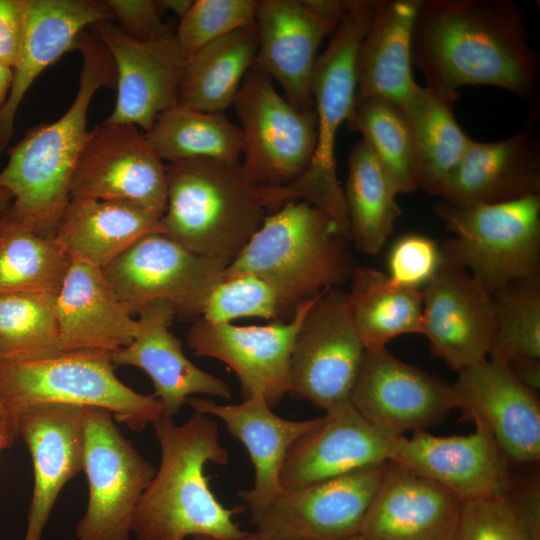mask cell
I'll return each instance as SVG.
<instances>
[{
    "label": "cell",
    "mask_w": 540,
    "mask_h": 540,
    "mask_svg": "<svg viewBox=\"0 0 540 540\" xmlns=\"http://www.w3.org/2000/svg\"><path fill=\"white\" fill-rule=\"evenodd\" d=\"M411 59L426 87L454 102L463 86L499 87L525 101L538 93V53L510 0H421Z\"/></svg>",
    "instance_id": "obj_1"
},
{
    "label": "cell",
    "mask_w": 540,
    "mask_h": 540,
    "mask_svg": "<svg viewBox=\"0 0 540 540\" xmlns=\"http://www.w3.org/2000/svg\"><path fill=\"white\" fill-rule=\"evenodd\" d=\"M161 463L134 512L137 540H232L245 531L234 521L241 508H226L210 488L208 463L227 465L228 450L208 415L195 412L181 425L161 415L154 423Z\"/></svg>",
    "instance_id": "obj_2"
},
{
    "label": "cell",
    "mask_w": 540,
    "mask_h": 540,
    "mask_svg": "<svg viewBox=\"0 0 540 540\" xmlns=\"http://www.w3.org/2000/svg\"><path fill=\"white\" fill-rule=\"evenodd\" d=\"M82 55L77 94L56 121L31 128L7 150L8 161L0 171V187L13 203L6 213L54 238L60 217L71 199L72 176L87 140V112L101 87L116 85L112 57L103 43L86 31L77 38Z\"/></svg>",
    "instance_id": "obj_3"
},
{
    "label": "cell",
    "mask_w": 540,
    "mask_h": 540,
    "mask_svg": "<svg viewBox=\"0 0 540 540\" xmlns=\"http://www.w3.org/2000/svg\"><path fill=\"white\" fill-rule=\"evenodd\" d=\"M350 244L324 211L289 201L264 218L221 279L253 274L265 280L278 296L282 320L302 302L350 279L356 266Z\"/></svg>",
    "instance_id": "obj_4"
},
{
    "label": "cell",
    "mask_w": 540,
    "mask_h": 540,
    "mask_svg": "<svg viewBox=\"0 0 540 540\" xmlns=\"http://www.w3.org/2000/svg\"><path fill=\"white\" fill-rule=\"evenodd\" d=\"M166 177L163 232L198 254L230 263L267 216L266 187L249 179L241 162H172Z\"/></svg>",
    "instance_id": "obj_5"
},
{
    "label": "cell",
    "mask_w": 540,
    "mask_h": 540,
    "mask_svg": "<svg viewBox=\"0 0 540 540\" xmlns=\"http://www.w3.org/2000/svg\"><path fill=\"white\" fill-rule=\"evenodd\" d=\"M374 0H351L326 49L317 56L310 83L316 113V143L305 172L292 183L268 188L272 206L301 199L324 211L350 241L344 190L337 176L336 137L356 96V56ZM351 243V242H350Z\"/></svg>",
    "instance_id": "obj_6"
},
{
    "label": "cell",
    "mask_w": 540,
    "mask_h": 540,
    "mask_svg": "<svg viewBox=\"0 0 540 540\" xmlns=\"http://www.w3.org/2000/svg\"><path fill=\"white\" fill-rule=\"evenodd\" d=\"M110 352L81 350L23 362L0 361L2 410L16 423L24 409L46 403L103 408L135 432L162 415L154 395L136 392L115 374Z\"/></svg>",
    "instance_id": "obj_7"
},
{
    "label": "cell",
    "mask_w": 540,
    "mask_h": 540,
    "mask_svg": "<svg viewBox=\"0 0 540 540\" xmlns=\"http://www.w3.org/2000/svg\"><path fill=\"white\" fill-rule=\"evenodd\" d=\"M434 214L454 237L444 261L465 268L490 294L540 274V195L460 208L439 200Z\"/></svg>",
    "instance_id": "obj_8"
},
{
    "label": "cell",
    "mask_w": 540,
    "mask_h": 540,
    "mask_svg": "<svg viewBox=\"0 0 540 540\" xmlns=\"http://www.w3.org/2000/svg\"><path fill=\"white\" fill-rule=\"evenodd\" d=\"M242 133L241 166L253 182L286 186L307 169L316 143V113L295 109L257 66L233 101Z\"/></svg>",
    "instance_id": "obj_9"
},
{
    "label": "cell",
    "mask_w": 540,
    "mask_h": 540,
    "mask_svg": "<svg viewBox=\"0 0 540 540\" xmlns=\"http://www.w3.org/2000/svg\"><path fill=\"white\" fill-rule=\"evenodd\" d=\"M83 471L89 497L76 526L78 540H131L134 512L156 471L106 409L86 410Z\"/></svg>",
    "instance_id": "obj_10"
},
{
    "label": "cell",
    "mask_w": 540,
    "mask_h": 540,
    "mask_svg": "<svg viewBox=\"0 0 540 540\" xmlns=\"http://www.w3.org/2000/svg\"><path fill=\"white\" fill-rule=\"evenodd\" d=\"M229 261L198 254L164 233L139 239L102 270L130 312L167 300L183 320L201 317Z\"/></svg>",
    "instance_id": "obj_11"
},
{
    "label": "cell",
    "mask_w": 540,
    "mask_h": 540,
    "mask_svg": "<svg viewBox=\"0 0 540 540\" xmlns=\"http://www.w3.org/2000/svg\"><path fill=\"white\" fill-rule=\"evenodd\" d=\"M364 352L347 292L339 287L323 290L298 329L288 393L325 412L350 401Z\"/></svg>",
    "instance_id": "obj_12"
},
{
    "label": "cell",
    "mask_w": 540,
    "mask_h": 540,
    "mask_svg": "<svg viewBox=\"0 0 540 540\" xmlns=\"http://www.w3.org/2000/svg\"><path fill=\"white\" fill-rule=\"evenodd\" d=\"M71 198L118 201L162 218L166 165L137 126L103 122L89 131L70 187Z\"/></svg>",
    "instance_id": "obj_13"
},
{
    "label": "cell",
    "mask_w": 540,
    "mask_h": 540,
    "mask_svg": "<svg viewBox=\"0 0 540 540\" xmlns=\"http://www.w3.org/2000/svg\"><path fill=\"white\" fill-rule=\"evenodd\" d=\"M319 294L299 304L288 322L260 326L192 321L187 343L195 355L224 362L238 377L243 400L262 398L270 408L289 391L290 359L298 329Z\"/></svg>",
    "instance_id": "obj_14"
},
{
    "label": "cell",
    "mask_w": 540,
    "mask_h": 540,
    "mask_svg": "<svg viewBox=\"0 0 540 540\" xmlns=\"http://www.w3.org/2000/svg\"><path fill=\"white\" fill-rule=\"evenodd\" d=\"M350 400L368 421L394 436L426 431L455 409L450 384L386 348L365 350Z\"/></svg>",
    "instance_id": "obj_15"
},
{
    "label": "cell",
    "mask_w": 540,
    "mask_h": 540,
    "mask_svg": "<svg viewBox=\"0 0 540 540\" xmlns=\"http://www.w3.org/2000/svg\"><path fill=\"white\" fill-rule=\"evenodd\" d=\"M110 53L116 72L117 97L105 120L149 132L160 114L178 105L186 58L175 33L142 42L126 35L112 20L90 26Z\"/></svg>",
    "instance_id": "obj_16"
},
{
    "label": "cell",
    "mask_w": 540,
    "mask_h": 540,
    "mask_svg": "<svg viewBox=\"0 0 540 540\" xmlns=\"http://www.w3.org/2000/svg\"><path fill=\"white\" fill-rule=\"evenodd\" d=\"M422 296L421 334L435 357L457 372L488 358L496 329L493 297L465 268L442 259Z\"/></svg>",
    "instance_id": "obj_17"
},
{
    "label": "cell",
    "mask_w": 540,
    "mask_h": 540,
    "mask_svg": "<svg viewBox=\"0 0 540 540\" xmlns=\"http://www.w3.org/2000/svg\"><path fill=\"white\" fill-rule=\"evenodd\" d=\"M386 463L283 491L253 523L255 531L278 540H341L357 534Z\"/></svg>",
    "instance_id": "obj_18"
},
{
    "label": "cell",
    "mask_w": 540,
    "mask_h": 540,
    "mask_svg": "<svg viewBox=\"0 0 540 540\" xmlns=\"http://www.w3.org/2000/svg\"><path fill=\"white\" fill-rule=\"evenodd\" d=\"M452 386L462 418L483 425L509 463L540 459L537 391L518 380L508 365L486 359L458 372Z\"/></svg>",
    "instance_id": "obj_19"
},
{
    "label": "cell",
    "mask_w": 540,
    "mask_h": 540,
    "mask_svg": "<svg viewBox=\"0 0 540 540\" xmlns=\"http://www.w3.org/2000/svg\"><path fill=\"white\" fill-rule=\"evenodd\" d=\"M389 461L429 478L462 502L505 494L513 486L509 461L489 431L461 436H435L426 431L398 436Z\"/></svg>",
    "instance_id": "obj_20"
},
{
    "label": "cell",
    "mask_w": 540,
    "mask_h": 540,
    "mask_svg": "<svg viewBox=\"0 0 540 540\" xmlns=\"http://www.w3.org/2000/svg\"><path fill=\"white\" fill-rule=\"evenodd\" d=\"M398 436L368 421L351 400L322 415L320 424L298 440L284 462L283 491L382 465Z\"/></svg>",
    "instance_id": "obj_21"
},
{
    "label": "cell",
    "mask_w": 540,
    "mask_h": 540,
    "mask_svg": "<svg viewBox=\"0 0 540 540\" xmlns=\"http://www.w3.org/2000/svg\"><path fill=\"white\" fill-rule=\"evenodd\" d=\"M539 106L521 129L495 142L471 139L460 162L439 195L465 208L540 195Z\"/></svg>",
    "instance_id": "obj_22"
},
{
    "label": "cell",
    "mask_w": 540,
    "mask_h": 540,
    "mask_svg": "<svg viewBox=\"0 0 540 540\" xmlns=\"http://www.w3.org/2000/svg\"><path fill=\"white\" fill-rule=\"evenodd\" d=\"M88 407L46 403L17 417V434L32 458L34 486L23 540H40L63 486L84 466V416Z\"/></svg>",
    "instance_id": "obj_23"
},
{
    "label": "cell",
    "mask_w": 540,
    "mask_h": 540,
    "mask_svg": "<svg viewBox=\"0 0 540 540\" xmlns=\"http://www.w3.org/2000/svg\"><path fill=\"white\" fill-rule=\"evenodd\" d=\"M462 501L388 461L358 534L365 540H456Z\"/></svg>",
    "instance_id": "obj_24"
},
{
    "label": "cell",
    "mask_w": 540,
    "mask_h": 540,
    "mask_svg": "<svg viewBox=\"0 0 540 540\" xmlns=\"http://www.w3.org/2000/svg\"><path fill=\"white\" fill-rule=\"evenodd\" d=\"M255 66L281 86L297 110L314 112L310 90L317 52L338 25L312 12L303 0H259Z\"/></svg>",
    "instance_id": "obj_25"
},
{
    "label": "cell",
    "mask_w": 540,
    "mask_h": 540,
    "mask_svg": "<svg viewBox=\"0 0 540 540\" xmlns=\"http://www.w3.org/2000/svg\"><path fill=\"white\" fill-rule=\"evenodd\" d=\"M186 402L195 412L220 418L228 432L245 446L254 468V481L250 489L237 495L246 503L253 524L283 492L280 475L289 451L320 424L322 416L284 419L259 397L239 404H219L203 398H189Z\"/></svg>",
    "instance_id": "obj_26"
},
{
    "label": "cell",
    "mask_w": 540,
    "mask_h": 540,
    "mask_svg": "<svg viewBox=\"0 0 540 540\" xmlns=\"http://www.w3.org/2000/svg\"><path fill=\"white\" fill-rule=\"evenodd\" d=\"M138 315L132 342L111 352V360L115 366L140 368L150 377L163 416L174 417L192 394L232 398L225 381L203 371L183 353L181 342L169 330L176 315L171 302L156 300Z\"/></svg>",
    "instance_id": "obj_27"
},
{
    "label": "cell",
    "mask_w": 540,
    "mask_h": 540,
    "mask_svg": "<svg viewBox=\"0 0 540 540\" xmlns=\"http://www.w3.org/2000/svg\"><path fill=\"white\" fill-rule=\"evenodd\" d=\"M105 1L27 0V20L19 59L12 69L8 97L0 108V155L13 136L20 104L35 79L66 52L75 49L84 28L112 20Z\"/></svg>",
    "instance_id": "obj_28"
},
{
    "label": "cell",
    "mask_w": 540,
    "mask_h": 540,
    "mask_svg": "<svg viewBox=\"0 0 540 540\" xmlns=\"http://www.w3.org/2000/svg\"><path fill=\"white\" fill-rule=\"evenodd\" d=\"M55 316L62 352L128 346L136 319L119 298L101 268L71 261L55 295Z\"/></svg>",
    "instance_id": "obj_29"
},
{
    "label": "cell",
    "mask_w": 540,
    "mask_h": 540,
    "mask_svg": "<svg viewBox=\"0 0 540 540\" xmlns=\"http://www.w3.org/2000/svg\"><path fill=\"white\" fill-rule=\"evenodd\" d=\"M421 0H374L356 56V96L402 106L418 86L412 75V32Z\"/></svg>",
    "instance_id": "obj_30"
},
{
    "label": "cell",
    "mask_w": 540,
    "mask_h": 540,
    "mask_svg": "<svg viewBox=\"0 0 540 540\" xmlns=\"http://www.w3.org/2000/svg\"><path fill=\"white\" fill-rule=\"evenodd\" d=\"M164 233L161 218L135 205L71 198L55 233L70 261L103 269L139 239Z\"/></svg>",
    "instance_id": "obj_31"
},
{
    "label": "cell",
    "mask_w": 540,
    "mask_h": 540,
    "mask_svg": "<svg viewBox=\"0 0 540 540\" xmlns=\"http://www.w3.org/2000/svg\"><path fill=\"white\" fill-rule=\"evenodd\" d=\"M454 101L417 86L401 106L411 135L417 189L439 197L471 138L460 128Z\"/></svg>",
    "instance_id": "obj_32"
},
{
    "label": "cell",
    "mask_w": 540,
    "mask_h": 540,
    "mask_svg": "<svg viewBox=\"0 0 540 540\" xmlns=\"http://www.w3.org/2000/svg\"><path fill=\"white\" fill-rule=\"evenodd\" d=\"M257 51L256 22L200 48L186 59L178 105L224 113L255 66Z\"/></svg>",
    "instance_id": "obj_33"
},
{
    "label": "cell",
    "mask_w": 540,
    "mask_h": 540,
    "mask_svg": "<svg viewBox=\"0 0 540 540\" xmlns=\"http://www.w3.org/2000/svg\"><path fill=\"white\" fill-rule=\"evenodd\" d=\"M349 280V309L365 350L386 348L400 335L421 334L422 290L397 285L367 266H355Z\"/></svg>",
    "instance_id": "obj_34"
},
{
    "label": "cell",
    "mask_w": 540,
    "mask_h": 540,
    "mask_svg": "<svg viewBox=\"0 0 540 540\" xmlns=\"http://www.w3.org/2000/svg\"><path fill=\"white\" fill-rule=\"evenodd\" d=\"M344 190L350 242L361 252L378 254L393 232L402 210L396 192L377 158L363 141L347 157Z\"/></svg>",
    "instance_id": "obj_35"
},
{
    "label": "cell",
    "mask_w": 540,
    "mask_h": 540,
    "mask_svg": "<svg viewBox=\"0 0 540 540\" xmlns=\"http://www.w3.org/2000/svg\"><path fill=\"white\" fill-rule=\"evenodd\" d=\"M146 136L169 163L194 159L241 162V130L224 113L177 105L160 114Z\"/></svg>",
    "instance_id": "obj_36"
},
{
    "label": "cell",
    "mask_w": 540,
    "mask_h": 540,
    "mask_svg": "<svg viewBox=\"0 0 540 540\" xmlns=\"http://www.w3.org/2000/svg\"><path fill=\"white\" fill-rule=\"evenodd\" d=\"M70 263L54 238L39 234L6 211L0 214V295H56Z\"/></svg>",
    "instance_id": "obj_37"
},
{
    "label": "cell",
    "mask_w": 540,
    "mask_h": 540,
    "mask_svg": "<svg viewBox=\"0 0 540 540\" xmlns=\"http://www.w3.org/2000/svg\"><path fill=\"white\" fill-rule=\"evenodd\" d=\"M346 124L361 134L397 195L417 190L410 130L399 104L381 96L355 99Z\"/></svg>",
    "instance_id": "obj_38"
},
{
    "label": "cell",
    "mask_w": 540,
    "mask_h": 540,
    "mask_svg": "<svg viewBox=\"0 0 540 540\" xmlns=\"http://www.w3.org/2000/svg\"><path fill=\"white\" fill-rule=\"evenodd\" d=\"M457 538L540 540L539 477L521 489L462 502Z\"/></svg>",
    "instance_id": "obj_39"
},
{
    "label": "cell",
    "mask_w": 540,
    "mask_h": 540,
    "mask_svg": "<svg viewBox=\"0 0 540 540\" xmlns=\"http://www.w3.org/2000/svg\"><path fill=\"white\" fill-rule=\"evenodd\" d=\"M61 353L55 295H0V361L42 360Z\"/></svg>",
    "instance_id": "obj_40"
},
{
    "label": "cell",
    "mask_w": 540,
    "mask_h": 540,
    "mask_svg": "<svg viewBox=\"0 0 540 540\" xmlns=\"http://www.w3.org/2000/svg\"><path fill=\"white\" fill-rule=\"evenodd\" d=\"M492 297L496 329L489 359L503 364L540 360V274L516 280Z\"/></svg>",
    "instance_id": "obj_41"
},
{
    "label": "cell",
    "mask_w": 540,
    "mask_h": 540,
    "mask_svg": "<svg viewBox=\"0 0 540 540\" xmlns=\"http://www.w3.org/2000/svg\"><path fill=\"white\" fill-rule=\"evenodd\" d=\"M211 323H231L239 318L280 320L275 290L262 278L240 274L221 279L209 293L201 315Z\"/></svg>",
    "instance_id": "obj_42"
},
{
    "label": "cell",
    "mask_w": 540,
    "mask_h": 540,
    "mask_svg": "<svg viewBox=\"0 0 540 540\" xmlns=\"http://www.w3.org/2000/svg\"><path fill=\"white\" fill-rule=\"evenodd\" d=\"M257 0H195L175 33L187 59L205 45L255 23Z\"/></svg>",
    "instance_id": "obj_43"
},
{
    "label": "cell",
    "mask_w": 540,
    "mask_h": 540,
    "mask_svg": "<svg viewBox=\"0 0 540 540\" xmlns=\"http://www.w3.org/2000/svg\"><path fill=\"white\" fill-rule=\"evenodd\" d=\"M442 262L440 245L428 236L407 233L387 253L388 277L397 285L422 290Z\"/></svg>",
    "instance_id": "obj_44"
},
{
    "label": "cell",
    "mask_w": 540,
    "mask_h": 540,
    "mask_svg": "<svg viewBox=\"0 0 540 540\" xmlns=\"http://www.w3.org/2000/svg\"><path fill=\"white\" fill-rule=\"evenodd\" d=\"M119 28L129 37L142 41L163 39L173 31L161 19L155 1L152 0H106Z\"/></svg>",
    "instance_id": "obj_45"
},
{
    "label": "cell",
    "mask_w": 540,
    "mask_h": 540,
    "mask_svg": "<svg viewBox=\"0 0 540 540\" xmlns=\"http://www.w3.org/2000/svg\"><path fill=\"white\" fill-rule=\"evenodd\" d=\"M27 0H0V64L13 69L26 30Z\"/></svg>",
    "instance_id": "obj_46"
},
{
    "label": "cell",
    "mask_w": 540,
    "mask_h": 540,
    "mask_svg": "<svg viewBox=\"0 0 540 540\" xmlns=\"http://www.w3.org/2000/svg\"><path fill=\"white\" fill-rule=\"evenodd\" d=\"M508 367L520 382L538 391L540 388V360L517 359L509 362Z\"/></svg>",
    "instance_id": "obj_47"
},
{
    "label": "cell",
    "mask_w": 540,
    "mask_h": 540,
    "mask_svg": "<svg viewBox=\"0 0 540 540\" xmlns=\"http://www.w3.org/2000/svg\"><path fill=\"white\" fill-rule=\"evenodd\" d=\"M17 435V426L0 408V452L8 448Z\"/></svg>",
    "instance_id": "obj_48"
},
{
    "label": "cell",
    "mask_w": 540,
    "mask_h": 540,
    "mask_svg": "<svg viewBox=\"0 0 540 540\" xmlns=\"http://www.w3.org/2000/svg\"><path fill=\"white\" fill-rule=\"evenodd\" d=\"M155 4L160 13L165 10H170L181 20L190 10L193 4V1L192 0H159V1H155Z\"/></svg>",
    "instance_id": "obj_49"
},
{
    "label": "cell",
    "mask_w": 540,
    "mask_h": 540,
    "mask_svg": "<svg viewBox=\"0 0 540 540\" xmlns=\"http://www.w3.org/2000/svg\"><path fill=\"white\" fill-rule=\"evenodd\" d=\"M13 71L0 64V108L4 105L12 83Z\"/></svg>",
    "instance_id": "obj_50"
},
{
    "label": "cell",
    "mask_w": 540,
    "mask_h": 540,
    "mask_svg": "<svg viewBox=\"0 0 540 540\" xmlns=\"http://www.w3.org/2000/svg\"><path fill=\"white\" fill-rule=\"evenodd\" d=\"M12 200L13 197L11 193L8 190L0 187V214L10 206Z\"/></svg>",
    "instance_id": "obj_51"
},
{
    "label": "cell",
    "mask_w": 540,
    "mask_h": 540,
    "mask_svg": "<svg viewBox=\"0 0 540 540\" xmlns=\"http://www.w3.org/2000/svg\"><path fill=\"white\" fill-rule=\"evenodd\" d=\"M232 540H278V539H274V538L265 536V535L260 534V533H258L256 531H254V532L245 531V533L242 536H240L238 538H235V539H232Z\"/></svg>",
    "instance_id": "obj_52"
},
{
    "label": "cell",
    "mask_w": 540,
    "mask_h": 540,
    "mask_svg": "<svg viewBox=\"0 0 540 540\" xmlns=\"http://www.w3.org/2000/svg\"><path fill=\"white\" fill-rule=\"evenodd\" d=\"M341 540H365L363 537H361L358 533L357 534H354V535H351L349 537H346L344 539H341Z\"/></svg>",
    "instance_id": "obj_53"
},
{
    "label": "cell",
    "mask_w": 540,
    "mask_h": 540,
    "mask_svg": "<svg viewBox=\"0 0 540 540\" xmlns=\"http://www.w3.org/2000/svg\"><path fill=\"white\" fill-rule=\"evenodd\" d=\"M191 538H192V540H213V539H211L209 537H206V536H193Z\"/></svg>",
    "instance_id": "obj_54"
},
{
    "label": "cell",
    "mask_w": 540,
    "mask_h": 540,
    "mask_svg": "<svg viewBox=\"0 0 540 540\" xmlns=\"http://www.w3.org/2000/svg\"><path fill=\"white\" fill-rule=\"evenodd\" d=\"M456 540H461V539L457 538Z\"/></svg>",
    "instance_id": "obj_55"
},
{
    "label": "cell",
    "mask_w": 540,
    "mask_h": 540,
    "mask_svg": "<svg viewBox=\"0 0 540 540\" xmlns=\"http://www.w3.org/2000/svg\"><path fill=\"white\" fill-rule=\"evenodd\" d=\"M0 408H1V401H0Z\"/></svg>",
    "instance_id": "obj_56"
}]
</instances>
